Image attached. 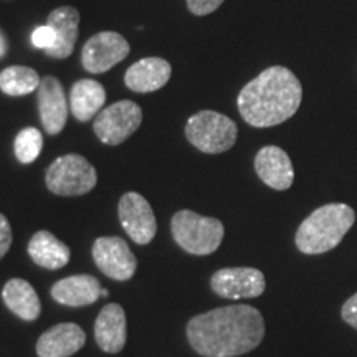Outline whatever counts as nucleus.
Listing matches in <instances>:
<instances>
[{"label":"nucleus","instance_id":"obj_18","mask_svg":"<svg viewBox=\"0 0 357 357\" xmlns=\"http://www.w3.org/2000/svg\"><path fill=\"white\" fill-rule=\"evenodd\" d=\"M47 25L55 30L56 42L47 55L56 60L68 58L75 50V43L78 40V25H79V12L73 7H60L55 8L48 15Z\"/></svg>","mask_w":357,"mask_h":357},{"label":"nucleus","instance_id":"obj_5","mask_svg":"<svg viewBox=\"0 0 357 357\" xmlns=\"http://www.w3.org/2000/svg\"><path fill=\"white\" fill-rule=\"evenodd\" d=\"M189 142L205 154H220L234 147L238 136L236 124L217 111H200L185 124Z\"/></svg>","mask_w":357,"mask_h":357},{"label":"nucleus","instance_id":"obj_20","mask_svg":"<svg viewBox=\"0 0 357 357\" xmlns=\"http://www.w3.org/2000/svg\"><path fill=\"white\" fill-rule=\"evenodd\" d=\"M29 255L37 265L48 270H58L70 261L71 253L70 248L52 231L40 230L29 242Z\"/></svg>","mask_w":357,"mask_h":357},{"label":"nucleus","instance_id":"obj_15","mask_svg":"<svg viewBox=\"0 0 357 357\" xmlns=\"http://www.w3.org/2000/svg\"><path fill=\"white\" fill-rule=\"evenodd\" d=\"M171 63L164 58H142V60L129 66L126 77H124V83L136 93L158 91V89L166 86L171 79Z\"/></svg>","mask_w":357,"mask_h":357},{"label":"nucleus","instance_id":"obj_11","mask_svg":"<svg viewBox=\"0 0 357 357\" xmlns=\"http://www.w3.org/2000/svg\"><path fill=\"white\" fill-rule=\"evenodd\" d=\"M96 266L109 278L126 281L136 273L137 261L131 248L119 236H101L93 243Z\"/></svg>","mask_w":357,"mask_h":357},{"label":"nucleus","instance_id":"obj_3","mask_svg":"<svg viewBox=\"0 0 357 357\" xmlns=\"http://www.w3.org/2000/svg\"><path fill=\"white\" fill-rule=\"evenodd\" d=\"M356 213L346 204H328L316 208L296 231V247L306 255H321L336 248L354 225Z\"/></svg>","mask_w":357,"mask_h":357},{"label":"nucleus","instance_id":"obj_13","mask_svg":"<svg viewBox=\"0 0 357 357\" xmlns=\"http://www.w3.org/2000/svg\"><path fill=\"white\" fill-rule=\"evenodd\" d=\"M255 171L268 187L287 190L293 185L294 171L289 155L278 146H265L255 158Z\"/></svg>","mask_w":357,"mask_h":357},{"label":"nucleus","instance_id":"obj_21","mask_svg":"<svg viewBox=\"0 0 357 357\" xmlns=\"http://www.w3.org/2000/svg\"><path fill=\"white\" fill-rule=\"evenodd\" d=\"M2 298L8 310L24 321H35L42 311L37 291L29 281L22 278L7 281L6 287H3Z\"/></svg>","mask_w":357,"mask_h":357},{"label":"nucleus","instance_id":"obj_2","mask_svg":"<svg viewBox=\"0 0 357 357\" xmlns=\"http://www.w3.org/2000/svg\"><path fill=\"white\" fill-rule=\"evenodd\" d=\"M303 88L300 79L284 66H271L245 84L236 106L253 128H271L288 121L300 108Z\"/></svg>","mask_w":357,"mask_h":357},{"label":"nucleus","instance_id":"obj_1","mask_svg":"<svg viewBox=\"0 0 357 357\" xmlns=\"http://www.w3.org/2000/svg\"><path fill=\"white\" fill-rule=\"evenodd\" d=\"M265 336L261 312L253 306L217 307L187 324L190 346L205 357H235L253 351Z\"/></svg>","mask_w":357,"mask_h":357},{"label":"nucleus","instance_id":"obj_8","mask_svg":"<svg viewBox=\"0 0 357 357\" xmlns=\"http://www.w3.org/2000/svg\"><path fill=\"white\" fill-rule=\"evenodd\" d=\"M129 55V43L116 32H100L84 43L82 63L89 73H105Z\"/></svg>","mask_w":357,"mask_h":357},{"label":"nucleus","instance_id":"obj_14","mask_svg":"<svg viewBox=\"0 0 357 357\" xmlns=\"http://www.w3.org/2000/svg\"><path fill=\"white\" fill-rule=\"evenodd\" d=\"M86 336L75 323H61L45 331L37 342L38 357H70L84 346Z\"/></svg>","mask_w":357,"mask_h":357},{"label":"nucleus","instance_id":"obj_29","mask_svg":"<svg viewBox=\"0 0 357 357\" xmlns=\"http://www.w3.org/2000/svg\"><path fill=\"white\" fill-rule=\"evenodd\" d=\"M101 296H102V298H108V296H109L108 289H101Z\"/></svg>","mask_w":357,"mask_h":357},{"label":"nucleus","instance_id":"obj_7","mask_svg":"<svg viewBox=\"0 0 357 357\" xmlns=\"http://www.w3.org/2000/svg\"><path fill=\"white\" fill-rule=\"evenodd\" d=\"M142 123V109L134 101H118L98 113L93 129L102 144L119 146L131 137Z\"/></svg>","mask_w":357,"mask_h":357},{"label":"nucleus","instance_id":"obj_6","mask_svg":"<svg viewBox=\"0 0 357 357\" xmlns=\"http://www.w3.org/2000/svg\"><path fill=\"white\" fill-rule=\"evenodd\" d=\"M48 190L63 197H77L95 189L96 169L79 154H66L55 159L47 169Z\"/></svg>","mask_w":357,"mask_h":357},{"label":"nucleus","instance_id":"obj_25","mask_svg":"<svg viewBox=\"0 0 357 357\" xmlns=\"http://www.w3.org/2000/svg\"><path fill=\"white\" fill-rule=\"evenodd\" d=\"M223 2H225V0H187V7H189V10L194 13V15L202 17L215 12Z\"/></svg>","mask_w":357,"mask_h":357},{"label":"nucleus","instance_id":"obj_28","mask_svg":"<svg viewBox=\"0 0 357 357\" xmlns=\"http://www.w3.org/2000/svg\"><path fill=\"white\" fill-rule=\"evenodd\" d=\"M7 52V42H6V37H3V33L0 32V58L6 55Z\"/></svg>","mask_w":357,"mask_h":357},{"label":"nucleus","instance_id":"obj_4","mask_svg":"<svg viewBox=\"0 0 357 357\" xmlns=\"http://www.w3.org/2000/svg\"><path fill=\"white\" fill-rule=\"evenodd\" d=\"M172 236L181 248L192 255H211L223 240V223L192 211H181L172 217Z\"/></svg>","mask_w":357,"mask_h":357},{"label":"nucleus","instance_id":"obj_22","mask_svg":"<svg viewBox=\"0 0 357 357\" xmlns=\"http://www.w3.org/2000/svg\"><path fill=\"white\" fill-rule=\"evenodd\" d=\"M38 73L29 66H10L0 73V89L8 96H24L38 89Z\"/></svg>","mask_w":357,"mask_h":357},{"label":"nucleus","instance_id":"obj_9","mask_svg":"<svg viewBox=\"0 0 357 357\" xmlns=\"http://www.w3.org/2000/svg\"><path fill=\"white\" fill-rule=\"evenodd\" d=\"M211 287L218 296L227 300L257 298L265 291V275L257 268H222L213 273Z\"/></svg>","mask_w":357,"mask_h":357},{"label":"nucleus","instance_id":"obj_27","mask_svg":"<svg viewBox=\"0 0 357 357\" xmlns=\"http://www.w3.org/2000/svg\"><path fill=\"white\" fill-rule=\"evenodd\" d=\"M341 314H342V319H344L347 324L357 329V293L352 294L349 300L342 305Z\"/></svg>","mask_w":357,"mask_h":357},{"label":"nucleus","instance_id":"obj_10","mask_svg":"<svg viewBox=\"0 0 357 357\" xmlns=\"http://www.w3.org/2000/svg\"><path fill=\"white\" fill-rule=\"evenodd\" d=\"M118 215L126 234L136 243L147 245L155 236L158 223L153 207L137 192L124 194L118 205Z\"/></svg>","mask_w":357,"mask_h":357},{"label":"nucleus","instance_id":"obj_26","mask_svg":"<svg viewBox=\"0 0 357 357\" xmlns=\"http://www.w3.org/2000/svg\"><path fill=\"white\" fill-rule=\"evenodd\" d=\"M12 245V229L10 223H8L7 217L0 213V260L6 257Z\"/></svg>","mask_w":357,"mask_h":357},{"label":"nucleus","instance_id":"obj_17","mask_svg":"<svg viewBox=\"0 0 357 357\" xmlns=\"http://www.w3.org/2000/svg\"><path fill=\"white\" fill-rule=\"evenodd\" d=\"M101 296L100 281L91 275H75L56 281L52 287V298L65 306L93 305Z\"/></svg>","mask_w":357,"mask_h":357},{"label":"nucleus","instance_id":"obj_24","mask_svg":"<svg viewBox=\"0 0 357 357\" xmlns=\"http://www.w3.org/2000/svg\"><path fill=\"white\" fill-rule=\"evenodd\" d=\"M55 42H56L55 30H53L50 25H42L33 30L32 43L33 47L40 48V50H45V52L50 50L53 45H55Z\"/></svg>","mask_w":357,"mask_h":357},{"label":"nucleus","instance_id":"obj_16","mask_svg":"<svg viewBox=\"0 0 357 357\" xmlns=\"http://www.w3.org/2000/svg\"><path fill=\"white\" fill-rule=\"evenodd\" d=\"M95 337L105 352L116 354L123 351L126 344V314L121 306L111 303L102 307L95 323Z\"/></svg>","mask_w":357,"mask_h":357},{"label":"nucleus","instance_id":"obj_19","mask_svg":"<svg viewBox=\"0 0 357 357\" xmlns=\"http://www.w3.org/2000/svg\"><path fill=\"white\" fill-rule=\"evenodd\" d=\"M106 102V91L95 79H79L70 93V111L78 121H89Z\"/></svg>","mask_w":357,"mask_h":357},{"label":"nucleus","instance_id":"obj_23","mask_svg":"<svg viewBox=\"0 0 357 357\" xmlns=\"http://www.w3.org/2000/svg\"><path fill=\"white\" fill-rule=\"evenodd\" d=\"M42 147L43 136L37 128L22 129V131L17 134L15 144H13L17 159H19L22 164L33 162V160L40 155V153H42Z\"/></svg>","mask_w":357,"mask_h":357},{"label":"nucleus","instance_id":"obj_12","mask_svg":"<svg viewBox=\"0 0 357 357\" xmlns=\"http://www.w3.org/2000/svg\"><path fill=\"white\" fill-rule=\"evenodd\" d=\"M70 105L66 102L63 86L55 77H45L38 86V113L45 131L58 134L65 128Z\"/></svg>","mask_w":357,"mask_h":357}]
</instances>
